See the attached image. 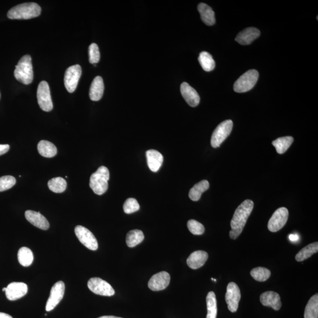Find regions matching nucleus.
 <instances>
[{"instance_id":"obj_1","label":"nucleus","mask_w":318,"mask_h":318,"mask_svg":"<svg viewBox=\"0 0 318 318\" xmlns=\"http://www.w3.org/2000/svg\"><path fill=\"white\" fill-rule=\"evenodd\" d=\"M254 206L253 201L246 200L236 209L230 223L232 229L230 231L229 236L231 239H236L241 235L253 211Z\"/></svg>"},{"instance_id":"obj_2","label":"nucleus","mask_w":318,"mask_h":318,"mask_svg":"<svg viewBox=\"0 0 318 318\" xmlns=\"http://www.w3.org/2000/svg\"><path fill=\"white\" fill-rule=\"evenodd\" d=\"M41 11L40 6L37 3L26 2L10 9L7 17L12 20H28L40 16Z\"/></svg>"},{"instance_id":"obj_3","label":"nucleus","mask_w":318,"mask_h":318,"mask_svg":"<svg viewBox=\"0 0 318 318\" xmlns=\"http://www.w3.org/2000/svg\"><path fill=\"white\" fill-rule=\"evenodd\" d=\"M14 74L16 80L24 85H28L32 83L34 74L31 56H24L20 59Z\"/></svg>"},{"instance_id":"obj_4","label":"nucleus","mask_w":318,"mask_h":318,"mask_svg":"<svg viewBox=\"0 0 318 318\" xmlns=\"http://www.w3.org/2000/svg\"><path fill=\"white\" fill-rule=\"evenodd\" d=\"M110 178L109 169L106 167L101 166L93 173L90 179V187L95 193L103 194L108 190V181Z\"/></svg>"},{"instance_id":"obj_5","label":"nucleus","mask_w":318,"mask_h":318,"mask_svg":"<svg viewBox=\"0 0 318 318\" xmlns=\"http://www.w3.org/2000/svg\"><path fill=\"white\" fill-rule=\"evenodd\" d=\"M258 78L259 73L256 70H250L246 72L234 84V91L239 94L251 91L256 85Z\"/></svg>"},{"instance_id":"obj_6","label":"nucleus","mask_w":318,"mask_h":318,"mask_svg":"<svg viewBox=\"0 0 318 318\" xmlns=\"http://www.w3.org/2000/svg\"><path fill=\"white\" fill-rule=\"evenodd\" d=\"M233 125V122L231 120H226L218 126L211 137V145L213 148L220 147L232 132Z\"/></svg>"},{"instance_id":"obj_7","label":"nucleus","mask_w":318,"mask_h":318,"mask_svg":"<svg viewBox=\"0 0 318 318\" xmlns=\"http://www.w3.org/2000/svg\"><path fill=\"white\" fill-rule=\"evenodd\" d=\"M37 97L39 106L44 112H49L53 109V104L50 95L49 84L42 81L39 84L37 89Z\"/></svg>"},{"instance_id":"obj_8","label":"nucleus","mask_w":318,"mask_h":318,"mask_svg":"<svg viewBox=\"0 0 318 318\" xmlns=\"http://www.w3.org/2000/svg\"><path fill=\"white\" fill-rule=\"evenodd\" d=\"M82 73V67L79 64L72 65L66 70L64 80V85L65 89L70 94L76 91Z\"/></svg>"},{"instance_id":"obj_9","label":"nucleus","mask_w":318,"mask_h":318,"mask_svg":"<svg viewBox=\"0 0 318 318\" xmlns=\"http://www.w3.org/2000/svg\"><path fill=\"white\" fill-rule=\"evenodd\" d=\"M74 232L80 242L87 248L92 251L97 250L98 246L97 239L86 227L79 225L75 227Z\"/></svg>"},{"instance_id":"obj_10","label":"nucleus","mask_w":318,"mask_h":318,"mask_svg":"<svg viewBox=\"0 0 318 318\" xmlns=\"http://www.w3.org/2000/svg\"><path fill=\"white\" fill-rule=\"evenodd\" d=\"M88 286L92 292L98 295L112 296L115 293L112 286L101 278H91L88 282Z\"/></svg>"},{"instance_id":"obj_11","label":"nucleus","mask_w":318,"mask_h":318,"mask_svg":"<svg viewBox=\"0 0 318 318\" xmlns=\"http://www.w3.org/2000/svg\"><path fill=\"white\" fill-rule=\"evenodd\" d=\"M289 212L286 208H280L277 210L270 219L268 224L269 230L272 232H277L286 224Z\"/></svg>"},{"instance_id":"obj_12","label":"nucleus","mask_w":318,"mask_h":318,"mask_svg":"<svg viewBox=\"0 0 318 318\" xmlns=\"http://www.w3.org/2000/svg\"><path fill=\"white\" fill-rule=\"evenodd\" d=\"M241 298V291L238 285L234 283H230L228 284L225 299H226L228 309L231 313H236L238 310Z\"/></svg>"},{"instance_id":"obj_13","label":"nucleus","mask_w":318,"mask_h":318,"mask_svg":"<svg viewBox=\"0 0 318 318\" xmlns=\"http://www.w3.org/2000/svg\"><path fill=\"white\" fill-rule=\"evenodd\" d=\"M64 291L65 285L64 282L59 281L54 285L46 304V310L47 312L54 310L61 302L64 298Z\"/></svg>"},{"instance_id":"obj_14","label":"nucleus","mask_w":318,"mask_h":318,"mask_svg":"<svg viewBox=\"0 0 318 318\" xmlns=\"http://www.w3.org/2000/svg\"><path fill=\"white\" fill-rule=\"evenodd\" d=\"M170 276L166 272H160L154 275L149 280L148 286L153 291H160L169 286Z\"/></svg>"},{"instance_id":"obj_15","label":"nucleus","mask_w":318,"mask_h":318,"mask_svg":"<svg viewBox=\"0 0 318 318\" xmlns=\"http://www.w3.org/2000/svg\"><path fill=\"white\" fill-rule=\"evenodd\" d=\"M28 287L25 283H12L9 284L5 290V295L10 301H16L23 298L28 293Z\"/></svg>"},{"instance_id":"obj_16","label":"nucleus","mask_w":318,"mask_h":318,"mask_svg":"<svg viewBox=\"0 0 318 318\" xmlns=\"http://www.w3.org/2000/svg\"><path fill=\"white\" fill-rule=\"evenodd\" d=\"M260 301L265 307H271L275 311L280 310L282 307L280 295L273 291L263 293L260 295Z\"/></svg>"},{"instance_id":"obj_17","label":"nucleus","mask_w":318,"mask_h":318,"mask_svg":"<svg viewBox=\"0 0 318 318\" xmlns=\"http://www.w3.org/2000/svg\"><path fill=\"white\" fill-rule=\"evenodd\" d=\"M183 97L191 107H196L199 104L200 97L197 92L188 83H183L181 86Z\"/></svg>"},{"instance_id":"obj_18","label":"nucleus","mask_w":318,"mask_h":318,"mask_svg":"<svg viewBox=\"0 0 318 318\" xmlns=\"http://www.w3.org/2000/svg\"><path fill=\"white\" fill-rule=\"evenodd\" d=\"M25 217L26 220L33 226L37 227L39 229L46 230L50 227L49 222L40 213L32 211H27L25 212Z\"/></svg>"},{"instance_id":"obj_19","label":"nucleus","mask_w":318,"mask_h":318,"mask_svg":"<svg viewBox=\"0 0 318 318\" xmlns=\"http://www.w3.org/2000/svg\"><path fill=\"white\" fill-rule=\"evenodd\" d=\"M208 259V254L206 252L195 251L188 258V265L192 269H197L205 265Z\"/></svg>"},{"instance_id":"obj_20","label":"nucleus","mask_w":318,"mask_h":318,"mask_svg":"<svg viewBox=\"0 0 318 318\" xmlns=\"http://www.w3.org/2000/svg\"><path fill=\"white\" fill-rule=\"evenodd\" d=\"M260 31L256 28H250L240 32L235 39L236 41L242 45H249L259 37Z\"/></svg>"},{"instance_id":"obj_21","label":"nucleus","mask_w":318,"mask_h":318,"mask_svg":"<svg viewBox=\"0 0 318 318\" xmlns=\"http://www.w3.org/2000/svg\"><path fill=\"white\" fill-rule=\"evenodd\" d=\"M146 154L149 169L152 172H157L163 163V155L156 150H149Z\"/></svg>"},{"instance_id":"obj_22","label":"nucleus","mask_w":318,"mask_h":318,"mask_svg":"<svg viewBox=\"0 0 318 318\" xmlns=\"http://www.w3.org/2000/svg\"><path fill=\"white\" fill-rule=\"evenodd\" d=\"M104 89L103 79L100 76L95 77L93 81L91 89H90V98L94 101L100 100L103 95Z\"/></svg>"},{"instance_id":"obj_23","label":"nucleus","mask_w":318,"mask_h":318,"mask_svg":"<svg viewBox=\"0 0 318 318\" xmlns=\"http://www.w3.org/2000/svg\"><path fill=\"white\" fill-rule=\"evenodd\" d=\"M197 9L200 14L201 19L204 23L209 26L215 25L216 22L215 13L210 6L205 3H200L198 5Z\"/></svg>"},{"instance_id":"obj_24","label":"nucleus","mask_w":318,"mask_h":318,"mask_svg":"<svg viewBox=\"0 0 318 318\" xmlns=\"http://www.w3.org/2000/svg\"><path fill=\"white\" fill-rule=\"evenodd\" d=\"M37 149L39 154L47 158L55 157L58 153L56 146L47 140L40 141L38 144Z\"/></svg>"},{"instance_id":"obj_25","label":"nucleus","mask_w":318,"mask_h":318,"mask_svg":"<svg viewBox=\"0 0 318 318\" xmlns=\"http://www.w3.org/2000/svg\"><path fill=\"white\" fill-rule=\"evenodd\" d=\"M209 183L206 180L197 183L191 189L189 193V196L191 200L196 202L200 199L201 196L204 192L209 188Z\"/></svg>"},{"instance_id":"obj_26","label":"nucleus","mask_w":318,"mask_h":318,"mask_svg":"<svg viewBox=\"0 0 318 318\" xmlns=\"http://www.w3.org/2000/svg\"><path fill=\"white\" fill-rule=\"evenodd\" d=\"M318 251V243L315 242L311 244L302 249L296 255L295 259L298 262H302L306 259H308Z\"/></svg>"},{"instance_id":"obj_27","label":"nucleus","mask_w":318,"mask_h":318,"mask_svg":"<svg viewBox=\"0 0 318 318\" xmlns=\"http://www.w3.org/2000/svg\"><path fill=\"white\" fill-rule=\"evenodd\" d=\"M304 318H318V295L312 296L306 306Z\"/></svg>"},{"instance_id":"obj_28","label":"nucleus","mask_w":318,"mask_h":318,"mask_svg":"<svg viewBox=\"0 0 318 318\" xmlns=\"http://www.w3.org/2000/svg\"><path fill=\"white\" fill-rule=\"evenodd\" d=\"M144 239H145V236L142 231L135 229L128 232L126 242L128 247L133 248L142 243Z\"/></svg>"},{"instance_id":"obj_29","label":"nucleus","mask_w":318,"mask_h":318,"mask_svg":"<svg viewBox=\"0 0 318 318\" xmlns=\"http://www.w3.org/2000/svg\"><path fill=\"white\" fill-rule=\"evenodd\" d=\"M293 140V138L291 136L280 137L272 142V145L277 150L278 154H284L292 145Z\"/></svg>"},{"instance_id":"obj_30","label":"nucleus","mask_w":318,"mask_h":318,"mask_svg":"<svg viewBox=\"0 0 318 318\" xmlns=\"http://www.w3.org/2000/svg\"><path fill=\"white\" fill-rule=\"evenodd\" d=\"M207 314L206 318H217L218 314L217 301L215 293L209 292L206 297Z\"/></svg>"},{"instance_id":"obj_31","label":"nucleus","mask_w":318,"mask_h":318,"mask_svg":"<svg viewBox=\"0 0 318 318\" xmlns=\"http://www.w3.org/2000/svg\"><path fill=\"white\" fill-rule=\"evenodd\" d=\"M33 259H34V256L31 250L26 247L20 249L18 253V260L21 265L25 267L31 266Z\"/></svg>"},{"instance_id":"obj_32","label":"nucleus","mask_w":318,"mask_h":318,"mask_svg":"<svg viewBox=\"0 0 318 318\" xmlns=\"http://www.w3.org/2000/svg\"><path fill=\"white\" fill-rule=\"evenodd\" d=\"M198 61L203 70L206 71H211L215 67V62L212 56L208 52L200 53Z\"/></svg>"},{"instance_id":"obj_33","label":"nucleus","mask_w":318,"mask_h":318,"mask_svg":"<svg viewBox=\"0 0 318 318\" xmlns=\"http://www.w3.org/2000/svg\"><path fill=\"white\" fill-rule=\"evenodd\" d=\"M48 187L50 191L55 193H61L64 192L67 188V182L61 177L53 178L48 182Z\"/></svg>"},{"instance_id":"obj_34","label":"nucleus","mask_w":318,"mask_h":318,"mask_svg":"<svg viewBox=\"0 0 318 318\" xmlns=\"http://www.w3.org/2000/svg\"><path fill=\"white\" fill-rule=\"evenodd\" d=\"M251 275L254 280L265 282L271 277V272L267 268L258 267L252 270Z\"/></svg>"},{"instance_id":"obj_35","label":"nucleus","mask_w":318,"mask_h":318,"mask_svg":"<svg viewBox=\"0 0 318 318\" xmlns=\"http://www.w3.org/2000/svg\"><path fill=\"white\" fill-rule=\"evenodd\" d=\"M188 227L190 232L194 235H201L205 232V227L196 221L191 220L188 221Z\"/></svg>"},{"instance_id":"obj_36","label":"nucleus","mask_w":318,"mask_h":318,"mask_svg":"<svg viewBox=\"0 0 318 318\" xmlns=\"http://www.w3.org/2000/svg\"><path fill=\"white\" fill-rule=\"evenodd\" d=\"M16 184L13 176H4L0 178V192L10 190Z\"/></svg>"},{"instance_id":"obj_37","label":"nucleus","mask_w":318,"mask_h":318,"mask_svg":"<svg viewBox=\"0 0 318 318\" xmlns=\"http://www.w3.org/2000/svg\"><path fill=\"white\" fill-rule=\"evenodd\" d=\"M139 204L134 198H128L124 203V209L126 214H133V213L139 211Z\"/></svg>"},{"instance_id":"obj_38","label":"nucleus","mask_w":318,"mask_h":318,"mask_svg":"<svg viewBox=\"0 0 318 318\" xmlns=\"http://www.w3.org/2000/svg\"><path fill=\"white\" fill-rule=\"evenodd\" d=\"M89 62L91 64H96L100 61V53L98 47L95 43H92L89 48Z\"/></svg>"},{"instance_id":"obj_39","label":"nucleus","mask_w":318,"mask_h":318,"mask_svg":"<svg viewBox=\"0 0 318 318\" xmlns=\"http://www.w3.org/2000/svg\"><path fill=\"white\" fill-rule=\"evenodd\" d=\"M10 149V146L8 145H0V156L6 154Z\"/></svg>"},{"instance_id":"obj_40","label":"nucleus","mask_w":318,"mask_h":318,"mask_svg":"<svg viewBox=\"0 0 318 318\" xmlns=\"http://www.w3.org/2000/svg\"><path fill=\"white\" fill-rule=\"evenodd\" d=\"M289 239L290 241L295 242L298 241L299 239V236L297 235H294V234H291V235L289 236Z\"/></svg>"},{"instance_id":"obj_41","label":"nucleus","mask_w":318,"mask_h":318,"mask_svg":"<svg viewBox=\"0 0 318 318\" xmlns=\"http://www.w3.org/2000/svg\"><path fill=\"white\" fill-rule=\"evenodd\" d=\"M0 318H13L8 314L0 313Z\"/></svg>"},{"instance_id":"obj_42","label":"nucleus","mask_w":318,"mask_h":318,"mask_svg":"<svg viewBox=\"0 0 318 318\" xmlns=\"http://www.w3.org/2000/svg\"><path fill=\"white\" fill-rule=\"evenodd\" d=\"M98 318H122L114 317V316H103V317H99Z\"/></svg>"},{"instance_id":"obj_43","label":"nucleus","mask_w":318,"mask_h":318,"mask_svg":"<svg viewBox=\"0 0 318 318\" xmlns=\"http://www.w3.org/2000/svg\"><path fill=\"white\" fill-rule=\"evenodd\" d=\"M6 289H7V287L3 288L2 290L5 292Z\"/></svg>"}]
</instances>
